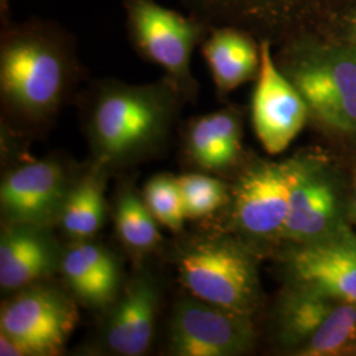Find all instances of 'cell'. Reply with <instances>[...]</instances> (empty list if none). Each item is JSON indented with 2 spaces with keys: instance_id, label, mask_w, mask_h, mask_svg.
<instances>
[{
  "instance_id": "obj_1",
  "label": "cell",
  "mask_w": 356,
  "mask_h": 356,
  "mask_svg": "<svg viewBox=\"0 0 356 356\" xmlns=\"http://www.w3.org/2000/svg\"><path fill=\"white\" fill-rule=\"evenodd\" d=\"M86 72L76 36L51 19L29 17L0 29V104L6 127L19 134L47 132L76 99Z\"/></svg>"
},
{
  "instance_id": "obj_2",
  "label": "cell",
  "mask_w": 356,
  "mask_h": 356,
  "mask_svg": "<svg viewBox=\"0 0 356 356\" xmlns=\"http://www.w3.org/2000/svg\"><path fill=\"white\" fill-rule=\"evenodd\" d=\"M76 101L92 164L108 172L140 164L161 152L189 103L165 76L149 83L94 79Z\"/></svg>"
},
{
  "instance_id": "obj_3",
  "label": "cell",
  "mask_w": 356,
  "mask_h": 356,
  "mask_svg": "<svg viewBox=\"0 0 356 356\" xmlns=\"http://www.w3.org/2000/svg\"><path fill=\"white\" fill-rule=\"evenodd\" d=\"M275 60L304 98L309 119L342 138H356V48L322 33L286 38Z\"/></svg>"
},
{
  "instance_id": "obj_4",
  "label": "cell",
  "mask_w": 356,
  "mask_h": 356,
  "mask_svg": "<svg viewBox=\"0 0 356 356\" xmlns=\"http://www.w3.org/2000/svg\"><path fill=\"white\" fill-rule=\"evenodd\" d=\"M178 281L204 302L252 317L261 301L257 254L227 235H198L175 252Z\"/></svg>"
},
{
  "instance_id": "obj_5",
  "label": "cell",
  "mask_w": 356,
  "mask_h": 356,
  "mask_svg": "<svg viewBox=\"0 0 356 356\" xmlns=\"http://www.w3.org/2000/svg\"><path fill=\"white\" fill-rule=\"evenodd\" d=\"M128 40L134 51L163 69L188 102L197 101L200 83L191 72V56L211 31L202 19L161 6L156 0H122Z\"/></svg>"
},
{
  "instance_id": "obj_6",
  "label": "cell",
  "mask_w": 356,
  "mask_h": 356,
  "mask_svg": "<svg viewBox=\"0 0 356 356\" xmlns=\"http://www.w3.org/2000/svg\"><path fill=\"white\" fill-rule=\"evenodd\" d=\"M209 26H235L277 47L286 38L322 33L356 0H181Z\"/></svg>"
},
{
  "instance_id": "obj_7",
  "label": "cell",
  "mask_w": 356,
  "mask_h": 356,
  "mask_svg": "<svg viewBox=\"0 0 356 356\" xmlns=\"http://www.w3.org/2000/svg\"><path fill=\"white\" fill-rule=\"evenodd\" d=\"M291 160L292 189L282 242L314 244L351 235L348 207L332 168L313 156Z\"/></svg>"
},
{
  "instance_id": "obj_8",
  "label": "cell",
  "mask_w": 356,
  "mask_h": 356,
  "mask_svg": "<svg viewBox=\"0 0 356 356\" xmlns=\"http://www.w3.org/2000/svg\"><path fill=\"white\" fill-rule=\"evenodd\" d=\"M292 189V160H257L244 168L231 194V219L247 243L282 242Z\"/></svg>"
},
{
  "instance_id": "obj_9",
  "label": "cell",
  "mask_w": 356,
  "mask_h": 356,
  "mask_svg": "<svg viewBox=\"0 0 356 356\" xmlns=\"http://www.w3.org/2000/svg\"><path fill=\"white\" fill-rule=\"evenodd\" d=\"M78 319V301L73 294L41 281L3 302L0 331L23 341L36 356H56L63 353Z\"/></svg>"
},
{
  "instance_id": "obj_10",
  "label": "cell",
  "mask_w": 356,
  "mask_h": 356,
  "mask_svg": "<svg viewBox=\"0 0 356 356\" xmlns=\"http://www.w3.org/2000/svg\"><path fill=\"white\" fill-rule=\"evenodd\" d=\"M76 177L65 161L51 157L15 166L0 184L3 225L58 226Z\"/></svg>"
},
{
  "instance_id": "obj_11",
  "label": "cell",
  "mask_w": 356,
  "mask_h": 356,
  "mask_svg": "<svg viewBox=\"0 0 356 356\" xmlns=\"http://www.w3.org/2000/svg\"><path fill=\"white\" fill-rule=\"evenodd\" d=\"M252 317L184 297L173 310L168 347L176 356H239L254 350Z\"/></svg>"
},
{
  "instance_id": "obj_12",
  "label": "cell",
  "mask_w": 356,
  "mask_h": 356,
  "mask_svg": "<svg viewBox=\"0 0 356 356\" xmlns=\"http://www.w3.org/2000/svg\"><path fill=\"white\" fill-rule=\"evenodd\" d=\"M273 45L260 40V69L251 99L254 135L269 154L284 152L309 120L304 98L282 73L272 51Z\"/></svg>"
},
{
  "instance_id": "obj_13",
  "label": "cell",
  "mask_w": 356,
  "mask_h": 356,
  "mask_svg": "<svg viewBox=\"0 0 356 356\" xmlns=\"http://www.w3.org/2000/svg\"><path fill=\"white\" fill-rule=\"evenodd\" d=\"M288 285L356 305V236L330 242L291 244L284 254Z\"/></svg>"
},
{
  "instance_id": "obj_14",
  "label": "cell",
  "mask_w": 356,
  "mask_h": 356,
  "mask_svg": "<svg viewBox=\"0 0 356 356\" xmlns=\"http://www.w3.org/2000/svg\"><path fill=\"white\" fill-rule=\"evenodd\" d=\"M161 289L148 270L129 279L108 306L101 330V348L110 355H144L152 343Z\"/></svg>"
},
{
  "instance_id": "obj_15",
  "label": "cell",
  "mask_w": 356,
  "mask_h": 356,
  "mask_svg": "<svg viewBox=\"0 0 356 356\" xmlns=\"http://www.w3.org/2000/svg\"><path fill=\"white\" fill-rule=\"evenodd\" d=\"M64 248L51 229L3 225L0 236V286L17 292L60 272Z\"/></svg>"
},
{
  "instance_id": "obj_16",
  "label": "cell",
  "mask_w": 356,
  "mask_h": 356,
  "mask_svg": "<svg viewBox=\"0 0 356 356\" xmlns=\"http://www.w3.org/2000/svg\"><path fill=\"white\" fill-rule=\"evenodd\" d=\"M243 113L234 104L191 118L182 128L188 161L201 173L222 175L242 156Z\"/></svg>"
},
{
  "instance_id": "obj_17",
  "label": "cell",
  "mask_w": 356,
  "mask_h": 356,
  "mask_svg": "<svg viewBox=\"0 0 356 356\" xmlns=\"http://www.w3.org/2000/svg\"><path fill=\"white\" fill-rule=\"evenodd\" d=\"M60 273L76 301L92 309H107L122 288L118 257L92 239L64 248Z\"/></svg>"
},
{
  "instance_id": "obj_18",
  "label": "cell",
  "mask_w": 356,
  "mask_h": 356,
  "mask_svg": "<svg viewBox=\"0 0 356 356\" xmlns=\"http://www.w3.org/2000/svg\"><path fill=\"white\" fill-rule=\"evenodd\" d=\"M201 54L219 99L254 81L260 69V40L235 26H211L201 44Z\"/></svg>"
},
{
  "instance_id": "obj_19",
  "label": "cell",
  "mask_w": 356,
  "mask_h": 356,
  "mask_svg": "<svg viewBox=\"0 0 356 356\" xmlns=\"http://www.w3.org/2000/svg\"><path fill=\"white\" fill-rule=\"evenodd\" d=\"M106 168L92 164L78 175L66 200L58 227L70 242L92 239L106 222Z\"/></svg>"
},
{
  "instance_id": "obj_20",
  "label": "cell",
  "mask_w": 356,
  "mask_h": 356,
  "mask_svg": "<svg viewBox=\"0 0 356 356\" xmlns=\"http://www.w3.org/2000/svg\"><path fill=\"white\" fill-rule=\"evenodd\" d=\"M338 304L326 296L288 285L276 306L277 341L294 355Z\"/></svg>"
},
{
  "instance_id": "obj_21",
  "label": "cell",
  "mask_w": 356,
  "mask_h": 356,
  "mask_svg": "<svg viewBox=\"0 0 356 356\" xmlns=\"http://www.w3.org/2000/svg\"><path fill=\"white\" fill-rule=\"evenodd\" d=\"M113 216L120 242L134 257L152 254L163 243L160 223L134 186L123 185L118 189Z\"/></svg>"
},
{
  "instance_id": "obj_22",
  "label": "cell",
  "mask_w": 356,
  "mask_h": 356,
  "mask_svg": "<svg viewBox=\"0 0 356 356\" xmlns=\"http://www.w3.org/2000/svg\"><path fill=\"white\" fill-rule=\"evenodd\" d=\"M356 354V305L339 302L316 334L294 355L342 356Z\"/></svg>"
},
{
  "instance_id": "obj_23",
  "label": "cell",
  "mask_w": 356,
  "mask_h": 356,
  "mask_svg": "<svg viewBox=\"0 0 356 356\" xmlns=\"http://www.w3.org/2000/svg\"><path fill=\"white\" fill-rule=\"evenodd\" d=\"M176 178L186 219H204L229 202V188L213 175L191 173Z\"/></svg>"
},
{
  "instance_id": "obj_24",
  "label": "cell",
  "mask_w": 356,
  "mask_h": 356,
  "mask_svg": "<svg viewBox=\"0 0 356 356\" xmlns=\"http://www.w3.org/2000/svg\"><path fill=\"white\" fill-rule=\"evenodd\" d=\"M143 198L161 226L173 232H179L184 229L186 216L177 178L169 175H159L151 178L144 188Z\"/></svg>"
},
{
  "instance_id": "obj_25",
  "label": "cell",
  "mask_w": 356,
  "mask_h": 356,
  "mask_svg": "<svg viewBox=\"0 0 356 356\" xmlns=\"http://www.w3.org/2000/svg\"><path fill=\"white\" fill-rule=\"evenodd\" d=\"M322 35L356 48V7L339 16L322 32Z\"/></svg>"
},
{
  "instance_id": "obj_26",
  "label": "cell",
  "mask_w": 356,
  "mask_h": 356,
  "mask_svg": "<svg viewBox=\"0 0 356 356\" xmlns=\"http://www.w3.org/2000/svg\"><path fill=\"white\" fill-rule=\"evenodd\" d=\"M0 355L1 356H36L35 351L20 341L4 331H0Z\"/></svg>"
},
{
  "instance_id": "obj_27",
  "label": "cell",
  "mask_w": 356,
  "mask_h": 356,
  "mask_svg": "<svg viewBox=\"0 0 356 356\" xmlns=\"http://www.w3.org/2000/svg\"><path fill=\"white\" fill-rule=\"evenodd\" d=\"M11 20V0H0V26H4Z\"/></svg>"
},
{
  "instance_id": "obj_28",
  "label": "cell",
  "mask_w": 356,
  "mask_h": 356,
  "mask_svg": "<svg viewBox=\"0 0 356 356\" xmlns=\"http://www.w3.org/2000/svg\"><path fill=\"white\" fill-rule=\"evenodd\" d=\"M348 214H350V218L356 223V182L354 193H353V200H351L350 206H348Z\"/></svg>"
}]
</instances>
